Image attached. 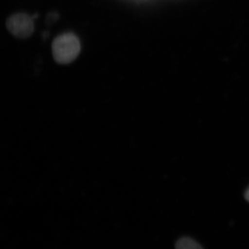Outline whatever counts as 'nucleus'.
<instances>
[{
    "instance_id": "f257e3e1",
    "label": "nucleus",
    "mask_w": 249,
    "mask_h": 249,
    "mask_svg": "<svg viewBox=\"0 0 249 249\" xmlns=\"http://www.w3.org/2000/svg\"><path fill=\"white\" fill-rule=\"evenodd\" d=\"M52 53L58 63L66 65L76 60L80 52L79 39L71 33L62 34L52 43Z\"/></svg>"
},
{
    "instance_id": "f03ea898",
    "label": "nucleus",
    "mask_w": 249,
    "mask_h": 249,
    "mask_svg": "<svg viewBox=\"0 0 249 249\" xmlns=\"http://www.w3.org/2000/svg\"><path fill=\"white\" fill-rule=\"evenodd\" d=\"M8 31L19 39L30 37L34 31L33 18L26 14H16L8 18L6 22Z\"/></svg>"
},
{
    "instance_id": "7ed1b4c3",
    "label": "nucleus",
    "mask_w": 249,
    "mask_h": 249,
    "mask_svg": "<svg viewBox=\"0 0 249 249\" xmlns=\"http://www.w3.org/2000/svg\"><path fill=\"white\" fill-rule=\"evenodd\" d=\"M175 249H204L196 240L191 237H181L175 245Z\"/></svg>"
},
{
    "instance_id": "20e7f679",
    "label": "nucleus",
    "mask_w": 249,
    "mask_h": 249,
    "mask_svg": "<svg viewBox=\"0 0 249 249\" xmlns=\"http://www.w3.org/2000/svg\"><path fill=\"white\" fill-rule=\"evenodd\" d=\"M245 199L249 202V188L247 190L245 193Z\"/></svg>"
}]
</instances>
